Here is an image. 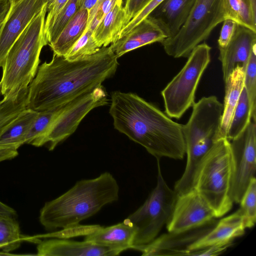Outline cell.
<instances>
[{
  "label": "cell",
  "mask_w": 256,
  "mask_h": 256,
  "mask_svg": "<svg viewBox=\"0 0 256 256\" xmlns=\"http://www.w3.org/2000/svg\"><path fill=\"white\" fill-rule=\"evenodd\" d=\"M126 24L124 7L122 4H117L102 18L93 32L98 47L107 46L118 40L120 31Z\"/></svg>",
  "instance_id": "603a6c76"
},
{
  "label": "cell",
  "mask_w": 256,
  "mask_h": 256,
  "mask_svg": "<svg viewBox=\"0 0 256 256\" xmlns=\"http://www.w3.org/2000/svg\"><path fill=\"white\" fill-rule=\"evenodd\" d=\"M44 3L46 4L47 10L50 6H51L52 4L54 2V0H42Z\"/></svg>",
  "instance_id": "ee69618b"
},
{
  "label": "cell",
  "mask_w": 256,
  "mask_h": 256,
  "mask_svg": "<svg viewBox=\"0 0 256 256\" xmlns=\"http://www.w3.org/2000/svg\"><path fill=\"white\" fill-rule=\"evenodd\" d=\"M256 46L250 54L244 70V86L248 97L251 120L256 121Z\"/></svg>",
  "instance_id": "f546056e"
},
{
  "label": "cell",
  "mask_w": 256,
  "mask_h": 256,
  "mask_svg": "<svg viewBox=\"0 0 256 256\" xmlns=\"http://www.w3.org/2000/svg\"><path fill=\"white\" fill-rule=\"evenodd\" d=\"M256 46V32L238 24L226 46L219 48L218 59L222 63L224 81L238 66L245 70L251 52Z\"/></svg>",
  "instance_id": "9a60e30c"
},
{
  "label": "cell",
  "mask_w": 256,
  "mask_h": 256,
  "mask_svg": "<svg viewBox=\"0 0 256 256\" xmlns=\"http://www.w3.org/2000/svg\"><path fill=\"white\" fill-rule=\"evenodd\" d=\"M211 49L205 42L196 46L185 65L162 91L169 117L179 120L195 102L198 84L210 61Z\"/></svg>",
  "instance_id": "9c48e42d"
},
{
  "label": "cell",
  "mask_w": 256,
  "mask_h": 256,
  "mask_svg": "<svg viewBox=\"0 0 256 256\" xmlns=\"http://www.w3.org/2000/svg\"><path fill=\"white\" fill-rule=\"evenodd\" d=\"M239 210L246 228H252L256 222V179L250 182L240 202Z\"/></svg>",
  "instance_id": "1f68e13d"
},
{
  "label": "cell",
  "mask_w": 256,
  "mask_h": 256,
  "mask_svg": "<svg viewBox=\"0 0 256 256\" xmlns=\"http://www.w3.org/2000/svg\"><path fill=\"white\" fill-rule=\"evenodd\" d=\"M214 218L200 226L178 232L164 234L150 243L136 248L144 256H190L189 247L209 232L216 224Z\"/></svg>",
  "instance_id": "5bb4252c"
},
{
  "label": "cell",
  "mask_w": 256,
  "mask_h": 256,
  "mask_svg": "<svg viewBox=\"0 0 256 256\" xmlns=\"http://www.w3.org/2000/svg\"><path fill=\"white\" fill-rule=\"evenodd\" d=\"M118 184L110 172L78 181L68 191L45 203L39 220L48 230L64 228L80 223L119 198Z\"/></svg>",
  "instance_id": "3957f363"
},
{
  "label": "cell",
  "mask_w": 256,
  "mask_h": 256,
  "mask_svg": "<svg viewBox=\"0 0 256 256\" xmlns=\"http://www.w3.org/2000/svg\"><path fill=\"white\" fill-rule=\"evenodd\" d=\"M1 24H0V25H1Z\"/></svg>",
  "instance_id": "7dc6e473"
},
{
  "label": "cell",
  "mask_w": 256,
  "mask_h": 256,
  "mask_svg": "<svg viewBox=\"0 0 256 256\" xmlns=\"http://www.w3.org/2000/svg\"><path fill=\"white\" fill-rule=\"evenodd\" d=\"M26 240L21 234L16 218L0 216V250L8 252L17 249Z\"/></svg>",
  "instance_id": "484cf974"
},
{
  "label": "cell",
  "mask_w": 256,
  "mask_h": 256,
  "mask_svg": "<svg viewBox=\"0 0 256 256\" xmlns=\"http://www.w3.org/2000/svg\"><path fill=\"white\" fill-rule=\"evenodd\" d=\"M12 1H17L18 0H12Z\"/></svg>",
  "instance_id": "f6af8a7d"
},
{
  "label": "cell",
  "mask_w": 256,
  "mask_h": 256,
  "mask_svg": "<svg viewBox=\"0 0 256 256\" xmlns=\"http://www.w3.org/2000/svg\"><path fill=\"white\" fill-rule=\"evenodd\" d=\"M196 0H164L148 16L167 38L174 36L187 19Z\"/></svg>",
  "instance_id": "d6986e66"
},
{
  "label": "cell",
  "mask_w": 256,
  "mask_h": 256,
  "mask_svg": "<svg viewBox=\"0 0 256 256\" xmlns=\"http://www.w3.org/2000/svg\"><path fill=\"white\" fill-rule=\"evenodd\" d=\"M164 0H150L122 30L118 39L130 32L140 22L146 18Z\"/></svg>",
  "instance_id": "e575fe53"
},
{
  "label": "cell",
  "mask_w": 256,
  "mask_h": 256,
  "mask_svg": "<svg viewBox=\"0 0 256 256\" xmlns=\"http://www.w3.org/2000/svg\"><path fill=\"white\" fill-rule=\"evenodd\" d=\"M0 216L16 218L17 214L14 209L0 201Z\"/></svg>",
  "instance_id": "60d3db41"
},
{
  "label": "cell",
  "mask_w": 256,
  "mask_h": 256,
  "mask_svg": "<svg viewBox=\"0 0 256 256\" xmlns=\"http://www.w3.org/2000/svg\"><path fill=\"white\" fill-rule=\"evenodd\" d=\"M250 120L249 101L244 86L228 130L226 139L230 140L237 136L244 130Z\"/></svg>",
  "instance_id": "4316f807"
},
{
  "label": "cell",
  "mask_w": 256,
  "mask_h": 256,
  "mask_svg": "<svg viewBox=\"0 0 256 256\" xmlns=\"http://www.w3.org/2000/svg\"><path fill=\"white\" fill-rule=\"evenodd\" d=\"M100 226L98 224L94 225H80V224L70 227L62 228L60 231L49 232L44 234H37L34 236H28V241L33 242L34 240H40L42 238H68L79 236H86L90 234Z\"/></svg>",
  "instance_id": "d6a6232c"
},
{
  "label": "cell",
  "mask_w": 256,
  "mask_h": 256,
  "mask_svg": "<svg viewBox=\"0 0 256 256\" xmlns=\"http://www.w3.org/2000/svg\"><path fill=\"white\" fill-rule=\"evenodd\" d=\"M192 108L189 120L183 125L187 159L184 172L174 186L178 196L194 189L204 158L220 139L223 104L218 98L214 96L202 97Z\"/></svg>",
  "instance_id": "277c9868"
},
{
  "label": "cell",
  "mask_w": 256,
  "mask_h": 256,
  "mask_svg": "<svg viewBox=\"0 0 256 256\" xmlns=\"http://www.w3.org/2000/svg\"><path fill=\"white\" fill-rule=\"evenodd\" d=\"M238 24L235 21L230 19H226L223 21L218 40V48L226 46L234 36Z\"/></svg>",
  "instance_id": "d590c367"
},
{
  "label": "cell",
  "mask_w": 256,
  "mask_h": 256,
  "mask_svg": "<svg viewBox=\"0 0 256 256\" xmlns=\"http://www.w3.org/2000/svg\"><path fill=\"white\" fill-rule=\"evenodd\" d=\"M250 3L253 12L256 14V0H247Z\"/></svg>",
  "instance_id": "7bdbcfd3"
},
{
  "label": "cell",
  "mask_w": 256,
  "mask_h": 256,
  "mask_svg": "<svg viewBox=\"0 0 256 256\" xmlns=\"http://www.w3.org/2000/svg\"><path fill=\"white\" fill-rule=\"evenodd\" d=\"M80 0H68L51 24L45 28L46 38L48 44L56 40L68 22L80 9Z\"/></svg>",
  "instance_id": "83f0119b"
},
{
  "label": "cell",
  "mask_w": 256,
  "mask_h": 256,
  "mask_svg": "<svg viewBox=\"0 0 256 256\" xmlns=\"http://www.w3.org/2000/svg\"><path fill=\"white\" fill-rule=\"evenodd\" d=\"M108 94L102 85L72 100L54 122L47 138L52 150L72 134L84 116L92 109L108 104Z\"/></svg>",
  "instance_id": "8fae6325"
},
{
  "label": "cell",
  "mask_w": 256,
  "mask_h": 256,
  "mask_svg": "<svg viewBox=\"0 0 256 256\" xmlns=\"http://www.w3.org/2000/svg\"><path fill=\"white\" fill-rule=\"evenodd\" d=\"M232 171L229 140L220 138L204 158L194 185V189L207 202L216 218L226 214L232 206L230 196Z\"/></svg>",
  "instance_id": "8992f818"
},
{
  "label": "cell",
  "mask_w": 256,
  "mask_h": 256,
  "mask_svg": "<svg viewBox=\"0 0 256 256\" xmlns=\"http://www.w3.org/2000/svg\"><path fill=\"white\" fill-rule=\"evenodd\" d=\"M38 112L29 108L22 110L0 136V148L18 150L26 144L28 134Z\"/></svg>",
  "instance_id": "cb8c5ba5"
},
{
  "label": "cell",
  "mask_w": 256,
  "mask_h": 256,
  "mask_svg": "<svg viewBox=\"0 0 256 256\" xmlns=\"http://www.w3.org/2000/svg\"><path fill=\"white\" fill-rule=\"evenodd\" d=\"M28 92L18 98H3L0 100V136L12 120L27 108Z\"/></svg>",
  "instance_id": "f1b7e54d"
},
{
  "label": "cell",
  "mask_w": 256,
  "mask_h": 256,
  "mask_svg": "<svg viewBox=\"0 0 256 256\" xmlns=\"http://www.w3.org/2000/svg\"><path fill=\"white\" fill-rule=\"evenodd\" d=\"M244 4L250 5L247 0H224L226 19L233 20L238 24L240 12Z\"/></svg>",
  "instance_id": "8d00e7d4"
},
{
  "label": "cell",
  "mask_w": 256,
  "mask_h": 256,
  "mask_svg": "<svg viewBox=\"0 0 256 256\" xmlns=\"http://www.w3.org/2000/svg\"><path fill=\"white\" fill-rule=\"evenodd\" d=\"M150 0H126L124 6L126 24Z\"/></svg>",
  "instance_id": "74e56055"
},
{
  "label": "cell",
  "mask_w": 256,
  "mask_h": 256,
  "mask_svg": "<svg viewBox=\"0 0 256 256\" xmlns=\"http://www.w3.org/2000/svg\"><path fill=\"white\" fill-rule=\"evenodd\" d=\"M37 256H114L121 252L85 240L54 238L40 240Z\"/></svg>",
  "instance_id": "2e32d148"
},
{
  "label": "cell",
  "mask_w": 256,
  "mask_h": 256,
  "mask_svg": "<svg viewBox=\"0 0 256 256\" xmlns=\"http://www.w3.org/2000/svg\"><path fill=\"white\" fill-rule=\"evenodd\" d=\"M136 229L126 219L111 226H101L86 236L84 240L122 252L132 249Z\"/></svg>",
  "instance_id": "ffe728a7"
},
{
  "label": "cell",
  "mask_w": 256,
  "mask_h": 256,
  "mask_svg": "<svg viewBox=\"0 0 256 256\" xmlns=\"http://www.w3.org/2000/svg\"></svg>",
  "instance_id": "bcb514c9"
},
{
  "label": "cell",
  "mask_w": 256,
  "mask_h": 256,
  "mask_svg": "<svg viewBox=\"0 0 256 256\" xmlns=\"http://www.w3.org/2000/svg\"><path fill=\"white\" fill-rule=\"evenodd\" d=\"M72 100L52 109L38 112L28 135L26 144L36 147L46 144L48 136L54 122Z\"/></svg>",
  "instance_id": "d4e9b609"
},
{
  "label": "cell",
  "mask_w": 256,
  "mask_h": 256,
  "mask_svg": "<svg viewBox=\"0 0 256 256\" xmlns=\"http://www.w3.org/2000/svg\"><path fill=\"white\" fill-rule=\"evenodd\" d=\"M167 38L160 27L149 16L136 25L130 32L110 46L118 58L126 52Z\"/></svg>",
  "instance_id": "ac0fdd59"
},
{
  "label": "cell",
  "mask_w": 256,
  "mask_h": 256,
  "mask_svg": "<svg viewBox=\"0 0 256 256\" xmlns=\"http://www.w3.org/2000/svg\"><path fill=\"white\" fill-rule=\"evenodd\" d=\"M45 4L42 0L12 1L6 18L0 26V68L15 41Z\"/></svg>",
  "instance_id": "4fadbf2b"
},
{
  "label": "cell",
  "mask_w": 256,
  "mask_h": 256,
  "mask_svg": "<svg viewBox=\"0 0 256 256\" xmlns=\"http://www.w3.org/2000/svg\"><path fill=\"white\" fill-rule=\"evenodd\" d=\"M89 12L80 8L68 22L56 40L50 44L54 54L64 56L86 31Z\"/></svg>",
  "instance_id": "7402d4cb"
},
{
  "label": "cell",
  "mask_w": 256,
  "mask_h": 256,
  "mask_svg": "<svg viewBox=\"0 0 256 256\" xmlns=\"http://www.w3.org/2000/svg\"><path fill=\"white\" fill-rule=\"evenodd\" d=\"M98 0H80V8L86 9L88 12L94 6Z\"/></svg>",
  "instance_id": "b9f144b4"
},
{
  "label": "cell",
  "mask_w": 256,
  "mask_h": 256,
  "mask_svg": "<svg viewBox=\"0 0 256 256\" xmlns=\"http://www.w3.org/2000/svg\"><path fill=\"white\" fill-rule=\"evenodd\" d=\"M100 48L94 38L93 32L86 28L64 57L70 60L82 59L94 54Z\"/></svg>",
  "instance_id": "4dcf8cb0"
},
{
  "label": "cell",
  "mask_w": 256,
  "mask_h": 256,
  "mask_svg": "<svg viewBox=\"0 0 256 256\" xmlns=\"http://www.w3.org/2000/svg\"><path fill=\"white\" fill-rule=\"evenodd\" d=\"M68 0H54L48 8V15L45 20V28L48 27L52 22L60 10L66 4Z\"/></svg>",
  "instance_id": "f35d334b"
},
{
  "label": "cell",
  "mask_w": 256,
  "mask_h": 256,
  "mask_svg": "<svg viewBox=\"0 0 256 256\" xmlns=\"http://www.w3.org/2000/svg\"><path fill=\"white\" fill-rule=\"evenodd\" d=\"M226 19L224 0H196L187 19L174 36L162 42L166 54L187 58Z\"/></svg>",
  "instance_id": "52a82bcc"
},
{
  "label": "cell",
  "mask_w": 256,
  "mask_h": 256,
  "mask_svg": "<svg viewBox=\"0 0 256 256\" xmlns=\"http://www.w3.org/2000/svg\"><path fill=\"white\" fill-rule=\"evenodd\" d=\"M118 59L110 46L74 60L54 54L50 62L39 66L28 86L27 108L49 110L91 92L114 74Z\"/></svg>",
  "instance_id": "6da1fadb"
},
{
  "label": "cell",
  "mask_w": 256,
  "mask_h": 256,
  "mask_svg": "<svg viewBox=\"0 0 256 256\" xmlns=\"http://www.w3.org/2000/svg\"><path fill=\"white\" fill-rule=\"evenodd\" d=\"M250 120L244 130L229 140L232 171L230 196L233 202L240 203L256 170V124Z\"/></svg>",
  "instance_id": "30bf717a"
},
{
  "label": "cell",
  "mask_w": 256,
  "mask_h": 256,
  "mask_svg": "<svg viewBox=\"0 0 256 256\" xmlns=\"http://www.w3.org/2000/svg\"><path fill=\"white\" fill-rule=\"evenodd\" d=\"M12 2V0H0V24L6 18Z\"/></svg>",
  "instance_id": "ab89813d"
},
{
  "label": "cell",
  "mask_w": 256,
  "mask_h": 256,
  "mask_svg": "<svg viewBox=\"0 0 256 256\" xmlns=\"http://www.w3.org/2000/svg\"><path fill=\"white\" fill-rule=\"evenodd\" d=\"M215 218L207 202L194 189L178 196L166 228L170 232H183L203 225Z\"/></svg>",
  "instance_id": "7c38bea8"
},
{
  "label": "cell",
  "mask_w": 256,
  "mask_h": 256,
  "mask_svg": "<svg viewBox=\"0 0 256 256\" xmlns=\"http://www.w3.org/2000/svg\"><path fill=\"white\" fill-rule=\"evenodd\" d=\"M239 209L234 214L218 221L206 234L190 246V256H196L198 250L206 248L232 244L233 240L244 234L246 229Z\"/></svg>",
  "instance_id": "e0dca14e"
},
{
  "label": "cell",
  "mask_w": 256,
  "mask_h": 256,
  "mask_svg": "<svg viewBox=\"0 0 256 256\" xmlns=\"http://www.w3.org/2000/svg\"><path fill=\"white\" fill-rule=\"evenodd\" d=\"M244 70L236 66L226 79L225 84V96L220 132V138H226V134L234 109L238 102L244 87Z\"/></svg>",
  "instance_id": "44dd1931"
},
{
  "label": "cell",
  "mask_w": 256,
  "mask_h": 256,
  "mask_svg": "<svg viewBox=\"0 0 256 256\" xmlns=\"http://www.w3.org/2000/svg\"><path fill=\"white\" fill-rule=\"evenodd\" d=\"M158 160V173L156 187L144 203L126 218L136 229L132 249L146 245L156 238L168 222L178 196L163 178L160 159Z\"/></svg>",
  "instance_id": "ba28073f"
},
{
  "label": "cell",
  "mask_w": 256,
  "mask_h": 256,
  "mask_svg": "<svg viewBox=\"0 0 256 256\" xmlns=\"http://www.w3.org/2000/svg\"><path fill=\"white\" fill-rule=\"evenodd\" d=\"M122 0H98L89 11L88 29L94 32L102 18L117 4H122Z\"/></svg>",
  "instance_id": "836d02e7"
},
{
  "label": "cell",
  "mask_w": 256,
  "mask_h": 256,
  "mask_svg": "<svg viewBox=\"0 0 256 256\" xmlns=\"http://www.w3.org/2000/svg\"><path fill=\"white\" fill-rule=\"evenodd\" d=\"M46 6L32 20L8 52L0 81L3 98H18L28 92L40 62V54L48 44L45 33Z\"/></svg>",
  "instance_id": "5b68a950"
},
{
  "label": "cell",
  "mask_w": 256,
  "mask_h": 256,
  "mask_svg": "<svg viewBox=\"0 0 256 256\" xmlns=\"http://www.w3.org/2000/svg\"><path fill=\"white\" fill-rule=\"evenodd\" d=\"M110 114L114 128L160 159L182 160L186 154L183 125L132 92H112Z\"/></svg>",
  "instance_id": "7a4b0ae2"
}]
</instances>
